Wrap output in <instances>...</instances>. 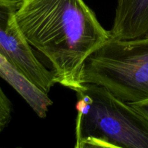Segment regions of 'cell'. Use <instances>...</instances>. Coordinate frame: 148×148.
I'll return each mask as SVG.
<instances>
[{
  "label": "cell",
  "instance_id": "obj_7",
  "mask_svg": "<svg viewBox=\"0 0 148 148\" xmlns=\"http://www.w3.org/2000/svg\"><path fill=\"white\" fill-rule=\"evenodd\" d=\"M12 112L11 102L0 86V134L10 124Z\"/></svg>",
  "mask_w": 148,
  "mask_h": 148
},
{
  "label": "cell",
  "instance_id": "obj_5",
  "mask_svg": "<svg viewBox=\"0 0 148 148\" xmlns=\"http://www.w3.org/2000/svg\"><path fill=\"white\" fill-rule=\"evenodd\" d=\"M110 33L118 40L148 36V0H118Z\"/></svg>",
  "mask_w": 148,
  "mask_h": 148
},
{
  "label": "cell",
  "instance_id": "obj_4",
  "mask_svg": "<svg viewBox=\"0 0 148 148\" xmlns=\"http://www.w3.org/2000/svg\"><path fill=\"white\" fill-rule=\"evenodd\" d=\"M21 0H0V54L40 90L48 94L56 84L20 31L15 14Z\"/></svg>",
  "mask_w": 148,
  "mask_h": 148
},
{
  "label": "cell",
  "instance_id": "obj_3",
  "mask_svg": "<svg viewBox=\"0 0 148 148\" xmlns=\"http://www.w3.org/2000/svg\"><path fill=\"white\" fill-rule=\"evenodd\" d=\"M82 82L104 87L126 103L148 99V36L110 37L86 60Z\"/></svg>",
  "mask_w": 148,
  "mask_h": 148
},
{
  "label": "cell",
  "instance_id": "obj_6",
  "mask_svg": "<svg viewBox=\"0 0 148 148\" xmlns=\"http://www.w3.org/2000/svg\"><path fill=\"white\" fill-rule=\"evenodd\" d=\"M0 77L18 92L38 116L41 119L46 116L49 107L52 105L48 94L42 92L28 80L1 54Z\"/></svg>",
  "mask_w": 148,
  "mask_h": 148
},
{
  "label": "cell",
  "instance_id": "obj_2",
  "mask_svg": "<svg viewBox=\"0 0 148 148\" xmlns=\"http://www.w3.org/2000/svg\"><path fill=\"white\" fill-rule=\"evenodd\" d=\"M76 93L75 147L148 148V117L104 87L85 84Z\"/></svg>",
  "mask_w": 148,
  "mask_h": 148
},
{
  "label": "cell",
  "instance_id": "obj_8",
  "mask_svg": "<svg viewBox=\"0 0 148 148\" xmlns=\"http://www.w3.org/2000/svg\"><path fill=\"white\" fill-rule=\"evenodd\" d=\"M131 103L135 108H136L139 111H142V113H144L148 117V99L136 103Z\"/></svg>",
  "mask_w": 148,
  "mask_h": 148
},
{
  "label": "cell",
  "instance_id": "obj_1",
  "mask_svg": "<svg viewBox=\"0 0 148 148\" xmlns=\"http://www.w3.org/2000/svg\"><path fill=\"white\" fill-rule=\"evenodd\" d=\"M17 24L29 44L47 59L55 81L82 90L84 65L110 37L84 0H21Z\"/></svg>",
  "mask_w": 148,
  "mask_h": 148
}]
</instances>
